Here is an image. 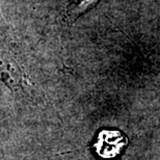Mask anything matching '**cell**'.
Segmentation results:
<instances>
[{"label": "cell", "instance_id": "obj_1", "mask_svg": "<svg viewBox=\"0 0 160 160\" xmlns=\"http://www.w3.org/2000/svg\"><path fill=\"white\" fill-rule=\"evenodd\" d=\"M0 81L17 98L27 102L37 99L34 85L8 44L0 38Z\"/></svg>", "mask_w": 160, "mask_h": 160}, {"label": "cell", "instance_id": "obj_2", "mask_svg": "<svg viewBox=\"0 0 160 160\" xmlns=\"http://www.w3.org/2000/svg\"><path fill=\"white\" fill-rule=\"evenodd\" d=\"M127 145L124 134L119 131H102L96 142V150L99 156L106 159L117 157Z\"/></svg>", "mask_w": 160, "mask_h": 160}, {"label": "cell", "instance_id": "obj_3", "mask_svg": "<svg viewBox=\"0 0 160 160\" xmlns=\"http://www.w3.org/2000/svg\"><path fill=\"white\" fill-rule=\"evenodd\" d=\"M100 0H71L66 12V20L73 23L79 19L88 9L98 4Z\"/></svg>", "mask_w": 160, "mask_h": 160}]
</instances>
